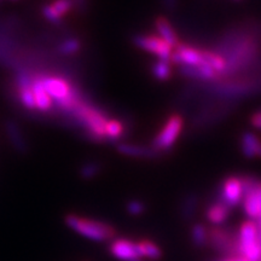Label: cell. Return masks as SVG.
Returning <instances> with one entry per match:
<instances>
[{"label": "cell", "instance_id": "obj_1", "mask_svg": "<svg viewBox=\"0 0 261 261\" xmlns=\"http://www.w3.org/2000/svg\"><path fill=\"white\" fill-rule=\"evenodd\" d=\"M65 224L68 227L79 233L87 240L94 242H106L115 237V230L103 221H98L89 218H83L75 214H68L65 217Z\"/></svg>", "mask_w": 261, "mask_h": 261}, {"label": "cell", "instance_id": "obj_2", "mask_svg": "<svg viewBox=\"0 0 261 261\" xmlns=\"http://www.w3.org/2000/svg\"><path fill=\"white\" fill-rule=\"evenodd\" d=\"M76 117L81 126L87 129L89 135L96 140L107 139L106 137V125L108 117H106L103 112L94 108L91 104L83 100V98L76 103L73 109L69 112Z\"/></svg>", "mask_w": 261, "mask_h": 261}, {"label": "cell", "instance_id": "obj_3", "mask_svg": "<svg viewBox=\"0 0 261 261\" xmlns=\"http://www.w3.org/2000/svg\"><path fill=\"white\" fill-rule=\"evenodd\" d=\"M236 237L238 257L247 261H261V242L256 223L252 220L243 223Z\"/></svg>", "mask_w": 261, "mask_h": 261}, {"label": "cell", "instance_id": "obj_4", "mask_svg": "<svg viewBox=\"0 0 261 261\" xmlns=\"http://www.w3.org/2000/svg\"><path fill=\"white\" fill-rule=\"evenodd\" d=\"M184 127V119L180 114H172L163 123L162 128L152 140L151 148L158 152L166 151L173 148Z\"/></svg>", "mask_w": 261, "mask_h": 261}, {"label": "cell", "instance_id": "obj_5", "mask_svg": "<svg viewBox=\"0 0 261 261\" xmlns=\"http://www.w3.org/2000/svg\"><path fill=\"white\" fill-rule=\"evenodd\" d=\"M136 46H138L142 50H144L149 54L155 55L159 60L161 61H167L171 62L172 54H173V47L168 42L162 40L159 35L156 34H142V35H136L135 39Z\"/></svg>", "mask_w": 261, "mask_h": 261}, {"label": "cell", "instance_id": "obj_6", "mask_svg": "<svg viewBox=\"0 0 261 261\" xmlns=\"http://www.w3.org/2000/svg\"><path fill=\"white\" fill-rule=\"evenodd\" d=\"M41 83L44 89L46 90L52 102H56L57 106L64 103L73 96L75 90L69 81L58 76H41Z\"/></svg>", "mask_w": 261, "mask_h": 261}, {"label": "cell", "instance_id": "obj_7", "mask_svg": "<svg viewBox=\"0 0 261 261\" xmlns=\"http://www.w3.org/2000/svg\"><path fill=\"white\" fill-rule=\"evenodd\" d=\"M244 195V187H243V178L231 175L224 179L221 189L219 192V200L226 204L228 208L237 207L243 200Z\"/></svg>", "mask_w": 261, "mask_h": 261}, {"label": "cell", "instance_id": "obj_8", "mask_svg": "<svg viewBox=\"0 0 261 261\" xmlns=\"http://www.w3.org/2000/svg\"><path fill=\"white\" fill-rule=\"evenodd\" d=\"M208 242L217 252L237 255V237L227 230L215 227L208 231Z\"/></svg>", "mask_w": 261, "mask_h": 261}, {"label": "cell", "instance_id": "obj_9", "mask_svg": "<svg viewBox=\"0 0 261 261\" xmlns=\"http://www.w3.org/2000/svg\"><path fill=\"white\" fill-rule=\"evenodd\" d=\"M171 62L180 67H198L204 63L201 50L181 42L173 48Z\"/></svg>", "mask_w": 261, "mask_h": 261}, {"label": "cell", "instance_id": "obj_10", "mask_svg": "<svg viewBox=\"0 0 261 261\" xmlns=\"http://www.w3.org/2000/svg\"><path fill=\"white\" fill-rule=\"evenodd\" d=\"M109 252L115 259L120 261H138L142 260L139 256L137 242L126 240V238H117L114 240L109 246Z\"/></svg>", "mask_w": 261, "mask_h": 261}, {"label": "cell", "instance_id": "obj_11", "mask_svg": "<svg viewBox=\"0 0 261 261\" xmlns=\"http://www.w3.org/2000/svg\"><path fill=\"white\" fill-rule=\"evenodd\" d=\"M241 151L248 159H261V138L255 133L244 132L241 137Z\"/></svg>", "mask_w": 261, "mask_h": 261}, {"label": "cell", "instance_id": "obj_12", "mask_svg": "<svg viewBox=\"0 0 261 261\" xmlns=\"http://www.w3.org/2000/svg\"><path fill=\"white\" fill-rule=\"evenodd\" d=\"M32 90L33 94H34V100H35V108L39 112L46 113L51 109L52 107V99L48 96L46 90L44 89L41 83V76H37L33 79L32 83Z\"/></svg>", "mask_w": 261, "mask_h": 261}, {"label": "cell", "instance_id": "obj_13", "mask_svg": "<svg viewBox=\"0 0 261 261\" xmlns=\"http://www.w3.org/2000/svg\"><path fill=\"white\" fill-rule=\"evenodd\" d=\"M154 24H155L156 32H158V34L156 35H159L162 40L168 42L173 48L177 46L179 44V38L167 18L163 17V16H159V17L155 19Z\"/></svg>", "mask_w": 261, "mask_h": 261}, {"label": "cell", "instance_id": "obj_14", "mask_svg": "<svg viewBox=\"0 0 261 261\" xmlns=\"http://www.w3.org/2000/svg\"><path fill=\"white\" fill-rule=\"evenodd\" d=\"M228 217H230V208L219 200L211 203L205 211V218L213 225H221L227 220Z\"/></svg>", "mask_w": 261, "mask_h": 261}, {"label": "cell", "instance_id": "obj_15", "mask_svg": "<svg viewBox=\"0 0 261 261\" xmlns=\"http://www.w3.org/2000/svg\"><path fill=\"white\" fill-rule=\"evenodd\" d=\"M117 151L128 158L136 159H154L159 155V152L152 148L135 144H120L117 146Z\"/></svg>", "mask_w": 261, "mask_h": 261}, {"label": "cell", "instance_id": "obj_16", "mask_svg": "<svg viewBox=\"0 0 261 261\" xmlns=\"http://www.w3.org/2000/svg\"><path fill=\"white\" fill-rule=\"evenodd\" d=\"M5 130L12 146L18 152L27 151V143H25L24 137L22 135V130L17 123L15 121H8L5 125Z\"/></svg>", "mask_w": 261, "mask_h": 261}, {"label": "cell", "instance_id": "obj_17", "mask_svg": "<svg viewBox=\"0 0 261 261\" xmlns=\"http://www.w3.org/2000/svg\"><path fill=\"white\" fill-rule=\"evenodd\" d=\"M201 52L202 58H203L205 63L210 65L211 68H213L215 73L219 75V77L223 76L225 70H226V61H225L224 56L211 50H201Z\"/></svg>", "mask_w": 261, "mask_h": 261}, {"label": "cell", "instance_id": "obj_18", "mask_svg": "<svg viewBox=\"0 0 261 261\" xmlns=\"http://www.w3.org/2000/svg\"><path fill=\"white\" fill-rule=\"evenodd\" d=\"M137 248H138L139 256L146 257V259L150 260H160L162 257V252L160 249L158 244H155L151 241L144 240L140 241V242H137Z\"/></svg>", "mask_w": 261, "mask_h": 261}, {"label": "cell", "instance_id": "obj_19", "mask_svg": "<svg viewBox=\"0 0 261 261\" xmlns=\"http://www.w3.org/2000/svg\"><path fill=\"white\" fill-rule=\"evenodd\" d=\"M191 240L196 248H203L208 243V230L204 225L195 224L191 228Z\"/></svg>", "mask_w": 261, "mask_h": 261}, {"label": "cell", "instance_id": "obj_20", "mask_svg": "<svg viewBox=\"0 0 261 261\" xmlns=\"http://www.w3.org/2000/svg\"><path fill=\"white\" fill-rule=\"evenodd\" d=\"M151 70L155 79H158L160 81H166L172 76L171 64H169V62L167 61L159 60L158 62H155V63L152 64Z\"/></svg>", "mask_w": 261, "mask_h": 261}, {"label": "cell", "instance_id": "obj_21", "mask_svg": "<svg viewBox=\"0 0 261 261\" xmlns=\"http://www.w3.org/2000/svg\"><path fill=\"white\" fill-rule=\"evenodd\" d=\"M123 132H125V126H123V123L121 121H119V120H115V119L108 120L106 125L107 139H112V140L119 139L120 137L123 135Z\"/></svg>", "mask_w": 261, "mask_h": 261}, {"label": "cell", "instance_id": "obj_22", "mask_svg": "<svg viewBox=\"0 0 261 261\" xmlns=\"http://www.w3.org/2000/svg\"><path fill=\"white\" fill-rule=\"evenodd\" d=\"M80 41L75 38H70L62 42L60 46H58V51H60V54L64 55V56H73V55L80 51Z\"/></svg>", "mask_w": 261, "mask_h": 261}, {"label": "cell", "instance_id": "obj_23", "mask_svg": "<svg viewBox=\"0 0 261 261\" xmlns=\"http://www.w3.org/2000/svg\"><path fill=\"white\" fill-rule=\"evenodd\" d=\"M73 5H74L73 0H55L50 6L55 10V12H56L60 17L63 18L64 16L70 11L71 8H73Z\"/></svg>", "mask_w": 261, "mask_h": 261}, {"label": "cell", "instance_id": "obj_24", "mask_svg": "<svg viewBox=\"0 0 261 261\" xmlns=\"http://www.w3.org/2000/svg\"><path fill=\"white\" fill-rule=\"evenodd\" d=\"M98 173H99V165L94 162L86 163V165H84L80 169L81 178H84L85 180H90V179L94 178Z\"/></svg>", "mask_w": 261, "mask_h": 261}, {"label": "cell", "instance_id": "obj_25", "mask_svg": "<svg viewBox=\"0 0 261 261\" xmlns=\"http://www.w3.org/2000/svg\"><path fill=\"white\" fill-rule=\"evenodd\" d=\"M126 210L130 215H140L145 212V204L139 200L129 201L126 205Z\"/></svg>", "mask_w": 261, "mask_h": 261}, {"label": "cell", "instance_id": "obj_26", "mask_svg": "<svg viewBox=\"0 0 261 261\" xmlns=\"http://www.w3.org/2000/svg\"><path fill=\"white\" fill-rule=\"evenodd\" d=\"M42 15H44V17L46 18L48 22H51V23L54 24H61L62 19H63L55 12V10L52 9L50 5H45L44 8H42Z\"/></svg>", "mask_w": 261, "mask_h": 261}, {"label": "cell", "instance_id": "obj_27", "mask_svg": "<svg viewBox=\"0 0 261 261\" xmlns=\"http://www.w3.org/2000/svg\"><path fill=\"white\" fill-rule=\"evenodd\" d=\"M250 122L255 128L261 129V110L253 114L252 117H250Z\"/></svg>", "mask_w": 261, "mask_h": 261}, {"label": "cell", "instance_id": "obj_28", "mask_svg": "<svg viewBox=\"0 0 261 261\" xmlns=\"http://www.w3.org/2000/svg\"><path fill=\"white\" fill-rule=\"evenodd\" d=\"M162 3L167 9H174L177 6V0H162Z\"/></svg>", "mask_w": 261, "mask_h": 261}, {"label": "cell", "instance_id": "obj_29", "mask_svg": "<svg viewBox=\"0 0 261 261\" xmlns=\"http://www.w3.org/2000/svg\"><path fill=\"white\" fill-rule=\"evenodd\" d=\"M73 2L77 6H80V8H83V6H85V4H86V0H73Z\"/></svg>", "mask_w": 261, "mask_h": 261}, {"label": "cell", "instance_id": "obj_30", "mask_svg": "<svg viewBox=\"0 0 261 261\" xmlns=\"http://www.w3.org/2000/svg\"><path fill=\"white\" fill-rule=\"evenodd\" d=\"M224 261H247L246 259H243V257H232V259H228V260H224Z\"/></svg>", "mask_w": 261, "mask_h": 261}]
</instances>
